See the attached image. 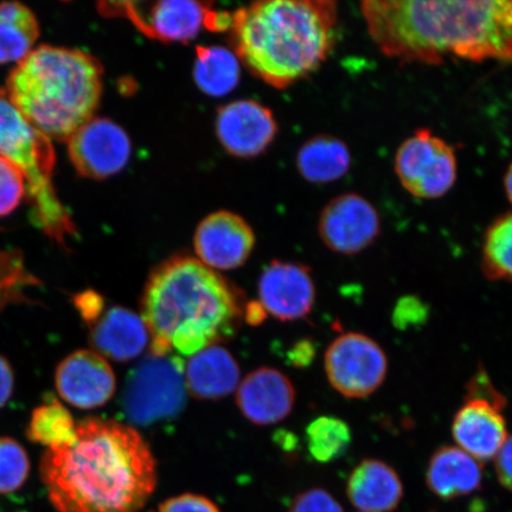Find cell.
Returning a JSON list of instances; mask_svg holds the SVG:
<instances>
[{
    "instance_id": "1",
    "label": "cell",
    "mask_w": 512,
    "mask_h": 512,
    "mask_svg": "<svg viewBox=\"0 0 512 512\" xmlns=\"http://www.w3.org/2000/svg\"><path fill=\"white\" fill-rule=\"evenodd\" d=\"M41 478L59 512H139L157 486V463L136 428L87 419L72 443L47 448Z\"/></svg>"
},
{
    "instance_id": "2",
    "label": "cell",
    "mask_w": 512,
    "mask_h": 512,
    "mask_svg": "<svg viewBox=\"0 0 512 512\" xmlns=\"http://www.w3.org/2000/svg\"><path fill=\"white\" fill-rule=\"evenodd\" d=\"M361 14L371 41L393 60L512 62V0H367Z\"/></svg>"
},
{
    "instance_id": "3",
    "label": "cell",
    "mask_w": 512,
    "mask_h": 512,
    "mask_svg": "<svg viewBox=\"0 0 512 512\" xmlns=\"http://www.w3.org/2000/svg\"><path fill=\"white\" fill-rule=\"evenodd\" d=\"M242 315L235 288L191 256H175L152 271L142 318L152 354L192 356L232 336Z\"/></svg>"
},
{
    "instance_id": "4",
    "label": "cell",
    "mask_w": 512,
    "mask_h": 512,
    "mask_svg": "<svg viewBox=\"0 0 512 512\" xmlns=\"http://www.w3.org/2000/svg\"><path fill=\"white\" fill-rule=\"evenodd\" d=\"M337 22L338 6L332 0H265L232 14L230 42L249 72L284 89L328 59Z\"/></svg>"
},
{
    "instance_id": "5",
    "label": "cell",
    "mask_w": 512,
    "mask_h": 512,
    "mask_svg": "<svg viewBox=\"0 0 512 512\" xmlns=\"http://www.w3.org/2000/svg\"><path fill=\"white\" fill-rule=\"evenodd\" d=\"M104 68L79 49L41 46L31 51L6 82L19 114L50 140L68 139L98 110Z\"/></svg>"
},
{
    "instance_id": "6",
    "label": "cell",
    "mask_w": 512,
    "mask_h": 512,
    "mask_svg": "<svg viewBox=\"0 0 512 512\" xmlns=\"http://www.w3.org/2000/svg\"><path fill=\"white\" fill-rule=\"evenodd\" d=\"M0 156L22 171L34 219L48 238L66 247L76 227L53 183L56 156L51 140L32 127L0 88Z\"/></svg>"
},
{
    "instance_id": "7",
    "label": "cell",
    "mask_w": 512,
    "mask_h": 512,
    "mask_svg": "<svg viewBox=\"0 0 512 512\" xmlns=\"http://www.w3.org/2000/svg\"><path fill=\"white\" fill-rule=\"evenodd\" d=\"M98 10L105 17L127 18L145 36L165 43L194 40L202 29L229 30L232 22L229 12L192 0L106 2L98 4Z\"/></svg>"
},
{
    "instance_id": "8",
    "label": "cell",
    "mask_w": 512,
    "mask_h": 512,
    "mask_svg": "<svg viewBox=\"0 0 512 512\" xmlns=\"http://www.w3.org/2000/svg\"><path fill=\"white\" fill-rule=\"evenodd\" d=\"M183 363L175 355H155L134 368L124 394L125 413L134 424L174 418L185 405Z\"/></svg>"
},
{
    "instance_id": "9",
    "label": "cell",
    "mask_w": 512,
    "mask_h": 512,
    "mask_svg": "<svg viewBox=\"0 0 512 512\" xmlns=\"http://www.w3.org/2000/svg\"><path fill=\"white\" fill-rule=\"evenodd\" d=\"M394 170L409 195L419 200H438L457 182L456 151L428 128H420L399 146Z\"/></svg>"
},
{
    "instance_id": "10",
    "label": "cell",
    "mask_w": 512,
    "mask_h": 512,
    "mask_svg": "<svg viewBox=\"0 0 512 512\" xmlns=\"http://www.w3.org/2000/svg\"><path fill=\"white\" fill-rule=\"evenodd\" d=\"M324 367L336 392L344 398L364 399L386 381L388 358L375 339L360 332H347L329 345Z\"/></svg>"
},
{
    "instance_id": "11",
    "label": "cell",
    "mask_w": 512,
    "mask_h": 512,
    "mask_svg": "<svg viewBox=\"0 0 512 512\" xmlns=\"http://www.w3.org/2000/svg\"><path fill=\"white\" fill-rule=\"evenodd\" d=\"M318 233L332 252L360 254L379 239L381 216L366 197L347 192L326 204L319 217Z\"/></svg>"
},
{
    "instance_id": "12",
    "label": "cell",
    "mask_w": 512,
    "mask_h": 512,
    "mask_svg": "<svg viewBox=\"0 0 512 512\" xmlns=\"http://www.w3.org/2000/svg\"><path fill=\"white\" fill-rule=\"evenodd\" d=\"M507 403L502 393L465 394L452 421L457 446L478 462L495 459L509 438L503 413Z\"/></svg>"
},
{
    "instance_id": "13",
    "label": "cell",
    "mask_w": 512,
    "mask_h": 512,
    "mask_svg": "<svg viewBox=\"0 0 512 512\" xmlns=\"http://www.w3.org/2000/svg\"><path fill=\"white\" fill-rule=\"evenodd\" d=\"M68 155L78 174L105 179L123 170L131 157V140L123 127L92 118L68 139Z\"/></svg>"
},
{
    "instance_id": "14",
    "label": "cell",
    "mask_w": 512,
    "mask_h": 512,
    "mask_svg": "<svg viewBox=\"0 0 512 512\" xmlns=\"http://www.w3.org/2000/svg\"><path fill=\"white\" fill-rule=\"evenodd\" d=\"M255 246V235L241 216L215 211L197 227L194 248L197 260L214 271L236 270L246 264Z\"/></svg>"
},
{
    "instance_id": "15",
    "label": "cell",
    "mask_w": 512,
    "mask_h": 512,
    "mask_svg": "<svg viewBox=\"0 0 512 512\" xmlns=\"http://www.w3.org/2000/svg\"><path fill=\"white\" fill-rule=\"evenodd\" d=\"M262 310L281 322L306 318L316 302V286L309 267L273 261L262 272L259 286Z\"/></svg>"
},
{
    "instance_id": "16",
    "label": "cell",
    "mask_w": 512,
    "mask_h": 512,
    "mask_svg": "<svg viewBox=\"0 0 512 512\" xmlns=\"http://www.w3.org/2000/svg\"><path fill=\"white\" fill-rule=\"evenodd\" d=\"M55 386L69 405L93 409L112 399L117 380L106 358L93 350H78L57 367Z\"/></svg>"
},
{
    "instance_id": "17",
    "label": "cell",
    "mask_w": 512,
    "mask_h": 512,
    "mask_svg": "<svg viewBox=\"0 0 512 512\" xmlns=\"http://www.w3.org/2000/svg\"><path fill=\"white\" fill-rule=\"evenodd\" d=\"M216 133L224 150L235 157L259 156L278 133L273 113L254 100H240L220 108Z\"/></svg>"
},
{
    "instance_id": "18",
    "label": "cell",
    "mask_w": 512,
    "mask_h": 512,
    "mask_svg": "<svg viewBox=\"0 0 512 512\" xmlns=\"http://www.w3.org/2000/svg\"><path fill=\"white\" fill-rule=\"evenodd\" d=\"M236 403L243 416L253 424H278L291 414L296 403V389L281 371L260 368L239 384Z\"/></svg>"
},
{
    "instance_id": "19",
    "label": "cell",
    "mask_w": 512,
    "mask_h": 512,
    "mask_svg": "<svg viewBox=\"0 0 512 512\" xmlns=\"http://www.w3.org/2000/svg\"><path fill=\"white\" fill-rule=\"evenodd\" d=\"M89 328L94 351L115 362L134 360L151 339L142 316L120 306L102 313Z\"/></svg>"
},
{
    "instance_id": "20",
    "label": "cell",
    "mask_w": 512,
    "mask_h": 512,
    "mask_svg": "<svg viewBox=\"0 0 512 512\" xmlns=\"http://www.w3.org/2000/svg\"><path fill=\"white\" fill-rule=\"evenodd\" d=\"M347 495L362 512H393L402 501L403 485L392 466L364 459L349 476Z\"/></svg>"
},
{
    "instance_id": "21",
    "label": "cell",
    "mask_w": 512,
    "mask_h": 512,
    "mask_svg": "<svg viewBox=\"0 0 512 512\" xmlns=\"http://www.w3.org/2000/svg\"><path fill=\"white\" fill-rule=\"evenodd\" d=\"M482 482V465L458 446L438 448L428 462L427 488L441 499L475 494Z\"/></svg>"
},
{
    "instance_id": "22",
    "label": "cell",
    "mask_w": 512,
    "mask_h": 512,
    "mask_svg": "<svg viewBox=\"0 0 512 512\" xmlns=\"http://www.w3.org/2000/svg\"><path fill=\"white\" fill-rule=\"evenodd\" d=\"M185 387L198 400H217L240 384V368L226 349L213 345L190 356L184 368Z\"/></svg>"
},
{
    "instance_id": "23",
    "label": "cell",
    "mask_w": 512,
    "mask_h": 512,
    "mask_svg": "<svg viewBox=\"0 0 512 512\" xmlns=\"http://www.w3.org/2000/svg\"><path fill=\"white\" fill-rule=\"evenodd\" d=\"M351 153L341 139L322 134L306 142L297 156L299 174L311 183L325 184L339 181L348 174Z\"/></svg>"
},
{
    "instance_id": "24",
    "label": "cell",
    "mask_w": 512,
    "mask_h": 512,
    "mask_svg": "<svg viewBox=\"0 0 512 512\" xmlns=\"http://www.w3.org/2000/svg\"><path fill=\"white\" fill-rule=\"evenodd\" d=\"M40 37V24L28 6L18 2L0 4V64L21 62Z\"/></svg>"
},
{
    "instance_id": "25",
    "label": "cell",
    "mask_w": 512,
    "mask_h": 512,
    "mask_svg": "<svg viewBox=\"0 0 512 512\" xmlns=\"http://www.w3.org/2000/svg\"><path fill=\"white\" fill-rule=\"evenodd\" d=\"M194 79L198 88L210 96L233 91L240 81V60L234 51L223 47H197Z\"/></svg>"
},
{
    "instance_id": "26",
    "label": "cell",
    "mask_w": 512,
    "mask_h": 512,
    "mask_svg": "<svg viewBox=\"0 0 512 512\" xmlns=\"http://www.w3.org/2000/svg\"><path fill=\"white\" fill-rule=\"evenodd\" d=\"M75 431L73 415L59 400L50 395L43 405L32 412L27 437L32 443L51 448L72 443Z\"/></svg>"
},
{
    "instance_id": "27",
    "label": "cell",
    "mask_w": 512,
    "mask_h": 512,
    "mask_svg": "<svg viewBox=\"0 0 512 512\" xmlns=\"http://www.w3.org/2000/svg\"><path fill=\"white\" fill-rule=\"evenodd\" d=\"M480 266L486 279L512 283V211L486 229Z\"/></svg>"
},
{
    "instance_id": "28",
    "label": "cell",
    "mask_w": 512,
    "mask_h": 512,
    "mask_svg": "<svg viewBox=\"0 0 512 512\" xmlns=\"http://www.w3.org/2000/svg\"><path fill=\"white\" fill-rule=\"evenodd\" d=\"M307 447L319 463L328 464L342 457L352 441L349 425L336 416H319L306 430Z\"/></svg>"
},
{
    "instance_id": "29",
    "label": "cell",
    "mask_w": 512,
    "mask_h": 512,
    "mask_svg": "<svg viewBox=\"0 0 512 512\" xmlns=\"http://www.w3.org/2000/svg\"><path fill=\"white\" fill-rule=\"evenodd\" d=\"M29 472V457L23 446L15 439L0 438V495L21 489Z\"/></svg>"
},
{
    "instance_id": "30",
    "label": "cell",
    "mask_w": 512,
    "mask_h": 512,
    "mask_svg": "<svg viewBox=\"0 0 512 512\" xmlns=\"http://www.w3.org/2000/svg\"><path fill=\"white\" fill-rule=\"evenodd\" d=\"M28 197V184L22 171L0 156V217L8 216Z\"/></svg>"
},
{
    "instance_id": "31",
    "label": "cell",
    "mask_w": 512,
    "mask_h": 512,
    "mask_svg": "<svg viewBox=\"0 0 512 512\" xmlns=\"http://www.w3.org/2000/svg\"><path fill=\"white\" fill-rule=\"evenodd\" d=\"M31 284H37V280L24 272L17 258L0 254V312L5 306L25 299L23 288Z\"/></svg>"
},
{
    "instance_id": "32",
    "label": "cell",
    "mask_w": 512,
    "mask_h": 512,
    "mask_svg": "<svg viewBox=\"0 0 512 512\" xmlns=\"http://www.w3.org/2000/svg\"><path fill=\"white\" fill-rule=\"evenodd\" d=\"M428 316L427 305L419 298L403 297L396 304L393 312V323L400 330H407L426 323Z\"/></svg>"
},
{
    "instance_id": "33",
    "label": "cell",
    "mask_w": 512,
    "mask_h": 512,
    "mask_svg": "<svg viewBox=\"0 0 512 512\" xmlns=\"http://www.w3.org/2000/svg\"><path fill=\"white\" fill-rule=\"evenodd\" d=\"M288 512H344V510L328 491L312 489L294 498Z\"/></svg>"
},
{
    "instance_id": "34",
    "label": "cell",
    "mask_w": 512,
    "mask_h": 512,
    "mask_svg": "<svg viewBox=\"0 0 512 512\" xmlns=\"http://www.w3.org/2000/svg\"><path fill=\"white\" fill-rule=\"evenodd\" d=\"M153 512H221L210 499L194 494L172 497Z\"/></svg>"
},
{
    "instance_id": "35",
    "label": "cell",
    "mask_w": 512,
    "mask_h": 512,
    "mask_svg": "<svg viewBox=\"0 0 512 512\" xmlns=\"http://www.w3.org/2000/svg\"><path fill=\"white\" fill-rule=\"evenodd\" d=\"M74 305L82 319L85 320L89 326L95 323L96 320L101 317L102 313L105 312L104 298L94 291H85L76 294L74 297Z\"/></svg>"
},
{
    "instance_id": "36",
    "label": "cell",
    "mask_w": 512,
    "mask_h": 512,
    "mask_svg": "<svg viewBox=\"0 0 512 512\" xmlns=\"http://www.w3.org/2000/svg\"><path fill=\"white\" fill-rule=\"evenodd\" d=\"M495 469L499 483L512 492V435L495 457Z\"/></svg>"
},
{
    "instance_id": "37",
    "label": "cell",
    "mask_w": 512,
    "mask_h": 512,
    "mask_svg": "<svg viewBox=\"0 0 512 512\" xmlns=\"http://www.w3.org/2000/svg\"><path fill=\"white\" fill-rule=\"evenodd\" d=\"M15 389V374L6 358L0 355V408L11 399Z\"/></svg>"
},
{
    "instance_id": "38",
    "label": "cell",
    "mask_w": 512,
    "mask_h": 512,
    "mask_svg": "<svg viewBox=\"0 0 512 512\" xmlns=\"http://www.w3.org/2000/svg\"><path fill=\"white\" fill-rule=\"evenodd\" d=\"M315 354V349L310 342H304L294 348L292 361L296 366L305 367L309 364Z\"/></svg>"
},
{
    "instance_id": "39",
    "label": "cell",
    "mask_w": 512,
    "mask_h": 512,
    "mask_svg": "<svg viewBox=\"0 0 512 512\" xmlns=\"http://www.w3.org/2000/svg\"><path fill=\"white\" fill-rule=\"evenodd\" d=\"M504 191L512 206V163L509 165V168L504 175Z\"/></svg>"
}]
</instances>
